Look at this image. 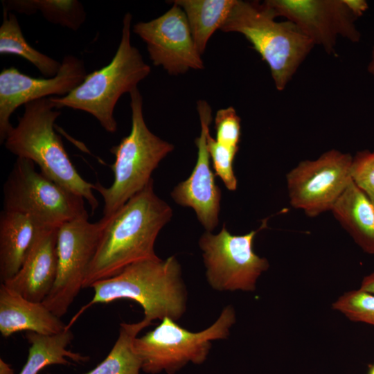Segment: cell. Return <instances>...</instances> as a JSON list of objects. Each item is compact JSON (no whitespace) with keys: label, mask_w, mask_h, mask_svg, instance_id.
Masks as SVG:
<instances>
[{"label":"cell","mask_w":374,"mask_h":374,"mask_svg":"<svg viewBox=\"0 0 374 374\" xmlns=\"http://www.w3.org/2000/svg\"><path fill=\"white\" fill-rule=\"evenodd\" d=\"M359 289L362 291L374 294V271L364 277Z\"/></svg>","instance_id":"30"},{"label":"cell","mask_w":374,"mask_h":374,"mask_svg":"<svg viewBox=\"0 0 374 374\" xmlns=\"http://www.w3.org/2000/svg\"><path fill=\"white\" fill-rule=\"evenodd\" d=\"M87 75L82 59L66 55L57 75L52 78H35L15 67L4 69L0 73V142L4 143L12 125L10 118L19 106L52 95L66 96Z\"/></svg>","instance_id":"14"},{"label":"cell","mask_w":374,"mask_h":374,"mask_svg":"<svg viewBox=\"0 0 374 374\" xmlns=\"http://www.w3.org/2000/svg\"><path fill=\"white\" fill-rule=\"evenodd\" d=\"M151 323L144 319L136 323H121L118 339L107 356L84 374H139L142 362L135 351L134 341Z\"/></svg>","instance_id":"22"},{"label":"cell","mask_w":374,"mask_h":374,"mask_svg":"<svg viewBox=\"0 0 374 374\" xmlns=\"http://www.w3.org/2000/svg\"><path fill=\"white\" fill-rule=\"evenodd\" d=\"M264 3L276 17L294 23L314 44L321 45L329 54L335 53L338 36L359 42L361 33L357 17L346 0H267Z\"/></svg>","instance_id":"12"},{"label":"cell","mask_w":374,"mask_h":374,"mask_svg":"<svg viewBox=\"0 0 374 374\" xmlns=\"http://www.w3.org/2000/svg\"><path fill=\"white\" fill-rule=\"evenodd\" d=\"M231 305L225 307L211 326L200 332L189 331L165 317L152 330L134 341V349L142 362L143 372L173 374L188 362L203 363L213 340L224 339L235 323Z\"/></svg>","instance_id":"7"},{"label":"cell","mask_w":374,"mask_h":374,"mask_svg":"<svg viewBox=\"0 0 374 374\" xmlns=\"http://www.w3.org/2000/svg\"><path fill=\"white\" fill-rule=\"evenodd\" d=\"M346 2L357 18L363 15L368 8V3L364 0H346Z\"/></svg>","instance_id":"29"},{"label":"cell","mask_w":374,"mask_h":374,"mask_svg":"<svg viewBox=\"0 0 374 374\" xmlns=\"http://www.w3.org/2000/svg\"><path fill=\"white\" fill-rule=\"evenodd\" d=\"M215 140L226 147L238 150L241 135L240 118L233 107L219 109L215 117Z\"/></svg>","instance_id":"27"},{"label":"cell","mask_w":374,"mask_h":374,"mask_svg":"<svg viewBox=\"0 0 374 374\" xmlns=\"http://www.w3.org/2000/svg\"><path fill=\"white\" fill-rule=\"evenodd\" d=\"M132 127L130 134L110 149L114 181L109 187L94 184L104 201L103 217H109L152 179V173L174 145L154 134L145 124L143 98L137 87L130 93Z\"/></svg>","instance_id":"6"},{"label":"cell","mask_w":374,"mask_h":374,"mask_svg":"<svg viewBox=\"0 0 374 374\" xmlns=\"http://www.w3.org/2000/svg\"><path fill=\"white\" fill-rule=\"evenodd\" d=\"M368 374H374V364L370 366Z\"/></svg>","instance_id":"33"},{"label":"cell","mask_w":374,"mask_h":374,"mask_svg":"<svg viewBox=\"0 0 374 374\" xmlns=\"http://www.w3.org/2000/svg\"><path fill=\"white\" fill-rule=\"evenodd\" d=\"M332 308L351 321L374 326V294L359 288L353 290L338 297Z\"/></svg>","instance_id":"25"},{"label":"cell","mask_w":374,"mask_h":374,"mask_svg":"<svg viewBox=\"0 0 374 374\" xmlns=\"http://www.w3.org/2000/svg\"><path fill=\"white\" fill-rule=\"evenodd\" d=\"M197 109L201 132L195 141L197 148L196 163L189 177L174 188L171 197L177 204L192 208L206 231L211 232L219 223L221 201V190L215 183V175L211 168L207 147L212 110L209 104L203 100L197 103Z\"/></svg>","instance_id":"15"},{"label":"cell","mask_w":374,"mask_h":374,"mask_svg":"<svg viewBox=\"0 0 374 374\" xmlns=\"http://www.w3.org/2000/svg\"><path fill=\"white\" fill-rule=\"evenodd\" d=\"M184 10L197 48L203 54L212 35L227 19L235 0H175Z\"/></svg>","instance_id":"21"},{"label":"cell","mask_w":374,"mask_h":374,"mask_svg":"<svg viewBox=\"0 0 374 374\" xmlns=\"http://www.w3.org/2000/svg\"><path fill=\"white\" fill-rule=\"evenodd\" d=\"M60 114L49 97L26 104L23 115L6 136L5 147L17 157L32 161L45 176L82 197L94 212L98 206L94 184L78 173L55 131Z\"/></svg>","instance_id":"3"},{"label":"cell","mask_w":374,"mask_h":374,"mask_svg":"<svg viewBox=\"0 0 374 374\" xmlns=\"http://www.w3.org/2000/svg\"><path fill=\"white\" fill-rule=\"evenodd\" d=\"M351 179L374 204V150H364L353 157Z\"/></svg>","instance_id":"28"},{"label":"cell","mask_w":374,"mask_h":374,"mask_svg":"<svg viewBox=\"0 0 374 374\" xmlns=\"http://www.w3.org/2000/svg\"><path fill=\"white\" fill-rule=\"evenodd\" d=\"M30 344L27 361L19 374H38L44 368L59 364L73 365L69 359L77 363L86 362L89 357L67 349L73 339L69 326L60 332L44 335L26 332Z\"/></svg>","instance_id":"20"},{"label":"cell","mask_w":374,"mask_h":374,"mask_svg":"<svg viewBox=\"0 0 374 374\" xmlns=\"http://www.w3.org/2000/svg\"><path fill=\"white\" fill-rule=\"evenodd\" d=\"M89 215L64 222L57 228V272L53 287L43 301L58 317L64 315L82 288L107 218L91 223Z\"/></svg>","instance_id":"10"},{"label":"cell","mask_w":374,"mask_h":374,"mask_svg":"<svg viewBox=\"0 0 374 374\" xmlns=\"http://www.w3.org/2000/svg\"><path fill=\"white\" fill-rule=\"evenodd\" d=\"M260 228L240 235H232L224 224L217 234L206 231L199 238L206 276L211 287L217 291L253 292L260 275L269 267L267 260L257 255L253 248Z\"/></svg>","instance_id":"9"},{"label":"cell","mask_w":374,"mask_h":374,"mask_svg":"<svg viewBox=\"0 0 374 374\" xmlns=\"http://www.w3.org/2000/svg\"><path fill=\"white\" fill-rule=\"evenodd\" d=\"M367 71L371 75L374 76V46L371 51V60L368 62Z\"/></svg>","instance_id":"32"},{"label":"cell","mask_w":374,"mask_h":374,"mask_svg":"<svg viewBox=\"0 0 374 374\" xmlns=\"http://www.w3.org/2000/svg\"><path fill=\"white\" fill-rule=\"evenodd\" d=\"M133 32L146 44L153 64L161 66L170 75L204 68L186 16L179 6L173 3L159 17L134 24Z\"/></svg>","instance_id":"13"},{"label":"cell","mask_w":374,"mask_h":374,"mask_svg":"<svg viewBox=\"0 0 374 374\" xmlns=\"http://www.w3.org/2000/svg\"><path fill=\"white\" fill-rule=\"evenodd\" d=\"M57 228H44L19 271L3 283L25 299L43 302L51 291L57 276Z\"/></svg>","instance_id":"16"},{"label":"cell","mask_w":374,"mask_h":374,"mask_svg":"<svg viewBox=\"0 0 374 374\" xmlns=\"http://www.w3.org/2000/svg\"><path fill=\"white\" fill-rule=\"evenodd\" d=\"M66 327L42 302H34L1 283L0 332L8 337L20 331L44 335L60 332Z\"/></svg>","instance_id":"17"},{"label":"cell","mask_w":374,"mask_h":374,"mask_svg":"<svg viewBox=\"0 0 374 374\" xmlns=\"http://www.w3.org/2000/svg\"><path fill=\"white\" fill-rule=\"evenodd\" d=\"M0 54L17 55L33 64L44 76L57 75L61 62L38 51L26 40L16 15L3 10V19L0 27Z\"/></svg>","instance_id":"24"},{"label":"cell","mask_w":374,"mask_h":374,"mask_svg":"<svg viewBox=\"0 0 374 374\" xmlns=\"http://www.w3.org/2000/svg\"><path fill=\"white\" fill-rule=\"evenodd\" d=\"M3 10L32 15L40 12L51 23L77 30L84 22L86 13L76 0H3Z\"/></svg>","instance_id":"23"},{"label":"cell","mask_w":374,"mask_h":374,"mask_svg":"<svg viewBox=\"0 0 374 374\" xmlns=\"http://www.w3.org/2000/svg\"><path fill=\"white\" fill-rule=\"evenodd\" d=\"M132 19L130 13L125 15L120 44L107 65L87 74L66 96L49 97L57 109L69 107L86 112L94 116L107 132L116 131L114 112L118 99L137 87L151 71L139 51L132 45Z\"/></svg>","instance_id":"5"},{"label":"cell","mask_w":374,"mask_h":374,"mask_svg":"<svg viewBox=\"0 0 374 374\" xmlns=\"http://www.w3.org/2000/svg\"><path fill=\"white\" fill-rule=\"evenodd\" d=\"M43 226L32 216L3 210L0 215V278L5 283L21 267Z\"/></svg>","instance_id":"18"},{"label":"cell","mask_w":374,"mask_h":374,"mask_svg":"<svg viewBox=\"0 0 374 374\" xmlns=\"http://www.w3.org/2000/svg\"><path fill=\"white\" fill-rule=\"evenodd\" d=\"M0 374H14L10 365L0 359Z\"/></svg>","instance_id":"31"},{"label":"cell","mask_w":374,"mask_h":374,"mask_svg":"<svg viewBox=\"0 0 374 374\" xmlns=\"http://www.w3.org/2000/svg\"><path fill=\"white\" fill-rule=\"evenodd\" d=\"M353 157L332 149L299 162L286 175L290 203L309 217L328 211L351 181Z\"/></svg>","instance_id":"11"},{"label":"cell","mask_w":374,"mask_h":374,"mask_svg":"<svg viewBox=\"0 0 374 374\" xmlns=\"http://www.w3.org/2000/svg\"><path fill=\"white\" fill-rule=\"evenodd\" d=\"M207 147L215 175L220 177L228 190H235L238 179L233 172V163L238 150L218 143L210 132L207 136Z\"/></svg>","instance_id":"26"},{"label":"cell","mask_w":374,"mask_h":374,"mask_svg":"<svg viewBox=\"0 0 374 374\" xmlns=\"http://www.w3.org/2000/svg\"><path fill=\"white\" fill-rule=\"evenodd\" d=\"M172 215L171 207L154 193L152 179L107 217L83 288L118 274L134 262L159 258L154 251L155 240Z\"/></svg>","instance_id":"1"},{"label":"cell","mask_w":374,"mask_h":374,"mask_svg":"<svg viewBox=\"0 0 374 374\" xmlns=\"http://www.w3.org/2000/svg\"><path fill=\"white\" fill-rule=\"evenodd\" d=\"M263 2H235L220 29L243 35L270 69L276 88L283 91L313 46L294 23L277 21Z\"/></svg>","instance_id":"4"},{"label":"cell","mask_w":374,"mask_h":374,"mask_svg":"<svg viewBox=\"0 0 374 374\" xmlns=\"http://www.w3.org/2000/svg\"><path fill=\"white\" fill-rule=\"evenodd\" d=\"M331 211L355 243L374 254V204L351 180Z\"/></svg>","instance_id":"19"},{"label":"cell","mask_w":374,"mask_h":374,"mask_svg":"<svg viewBox=\"0 0 374 374\" xmlns=\"http://www.w3.org/2000/svg\"><path fill=\"white\" fill-rule=\"evenodd\" d=\"M3 210L28 214L52 228L88 215L82 197L37 171L32 161L19 157L3 185Z\"/></svg>","instance_id":"8"},{"label":"cell","mask_w":374,"mask_h":374,"mask_svg":"<svg viewBox=\"0 0 374 374\" xmlns=\"http://www.w3.org/2000/svg\"><path fill=\"white\" fill-rule=\"evenodd\" d=\"M94 294L73 319L94 304L117 299L137 302L144 312V319H179L186 310L187 292L181 276V265L175 256L134 262L118 274L98 280L91 287Z\"/></svg>","instance_id":"2"}]
</instances>
